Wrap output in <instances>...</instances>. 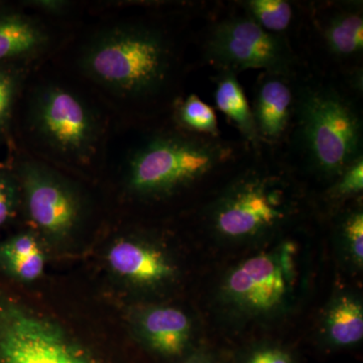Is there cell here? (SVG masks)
Wrapping results in <instances>:
<instances>
[{
    "instance_id": "obj_1",
    "label": "cell",
    "mask_w": 363,
    "mask_h": 363,
    "mask_svg": "<svg viewBox=\"0 0 363 363\" xmlns=\"http://www.w3.org/2000/svg\"><path fill=\"white\" fill-rule=\"evenodd\" d=\"M169 61L164 38L140 26H117L100 33L81 58L90 78L128 96L157 90L168 76Z\"/></svg>"
},
{
    "instance_id": "obj_2",
    "label": "cell",
    "mask_w": 363,
    "mask_h": 363,
    "mask_svg": "<svg viewBox=\"0 0 363 363\" xmlns=\"http://www.w3.org/2000/svg\"><path fill=\"white\" fill-rule=\"evenodd\" d=\"M228 149L208 138L161 135L136 150L128 184L140 195H162L199 181L228 157Z\"/></svg>"
},
{
    "instance_id": "obj_3",
    "label": "cell",
    "mask_w": 363,
    "mask_h": 363,
    "mask_svg": "<svg viewBox=\"0 0 363 363\" xmlns=\"http://www.w3.org/2000/svg\"><path fill=\"white\" fill-rule=\"evenodd\" d=\"M301 135L317 169L340 176L362 156V126L352 105L334 91L305 93L298 106Z\"/></svg>"
},
{
    "instance_id": "obj_4",
    "label": "cell",
    "mask_w": 363,
    "mask_h": 363,
    "mask_svg": "<svg viewBox=\"0 0 363 363\" xmlns=\"http://www.w3.org/2000/svg\"><path fill=\"white\" fill-rule=\"evenodd\" d=\"M0 363H98L58 324L13 303L0 306Z\"/></svg>"
},
{
    "instance_id": "obj_5",
    "label": "cell",
    "mask_w": 363,
    "mask_h": 363,
    "mask_svg": "<svg viewBox=\"0 0 363 363\" xmlns=\"http://www.w3.org/2000/svg\"><path fill=\"white\" fill-rule=\"evenodd\" d=\"M288 215V204L278 182L250 173L234 182L212 211L217 233L228 240H247L272 230Z\"/></svg>"
},
{
    "instance_id": "obj_6",
    "label": "cell",
    "mask_w": 363,
    "mask_h": 363,
    "mask_svg": "<svg viewBox=\"0 0 363 363\" xmlns=\"http://www.w3.org/2000/svg\"><path fill=\"white\" fill-rule=\"evenodd\" d=\"M285 243L240 262L227 276L223 294L229 303L253 315L285 304L295 284V248Z\"/></svg>"
},
{
    "instance_id": "obj_7",
    "label": "cell",
    "mask_w": 363,
    "mask_h": 363,
    "mask_svg": "<svg viewBox=\"0 0 363 363\" xmlns=\"http://www.w3.org/2000/svg\"><path fill=\"white\" fill-rule=\"evenodd\" d=\"M206 54L230 73L266 69L279 75L286 73L292 62L286 43L250 18H233L215 26L207 40Z\"/></svg>"
},
{
    "instance_id": "obj_8",
    "label": "cell",
    "mask_w": 363,
    "mask_h": 363,
    "mask_svg": "<svg viewBox=\"0 0 363 363\" xmlns=\"http://www.w3.org/2000/svg\"><path fill=\"white\" fill-rule=\"evenodd\" d=\"M33 124L45 142L61 154L89 156L97 140V124L89 108L75 94L49 85L35 95Z\"/></svg>"
},
{
    "instance_id": "obj_9",
    "label": "cell",
    "mask_w": 363,
    "mask_h": 363,
    "mask_svg": "<svg viewBox=\"0 0 363 363\" xmlns=\"http://www.w3.org/2000/svg\"><path fill=\"white\" fill-rule=\"evenodd\" d=\"M20 176L26 209L35 226L50 240L68 238L81 218V202L75 189L38 162H23Z\"/></svg>"
},
{
    "instance_id": "obj_10",
    "label": "cell",
    "mask_w": 363,
    "mask_h": 363,
    "mask_svg": "<svg viewBox=\"0 0 363 363\" xmlns=\"http://www.w3.org/2000/svg\"><path fill=\"white\" fill-rule=\"evenodd\" d=\"M107 260L114 274L135 285H160L175 274V267L166 255L143 241H116Z\"/></svg>"
},
{
    "instance_id": "obj_11",
    "label": "cell",
    "mask_w": 363,
    "mask_h": 363,
    "mask_svg": "<svg viewBox=\"0 0 363 363\" xmlns=\"http://www.w3.org/2000/svg\"><path fill=\"white\" fill-rule=\"evenodd\" d=\"M140 337L164 357L183 354L190 341L192 325L187 315L173 307L147 308L138 318Z\"/></svg>"
},
{
    "instance_id": "obj_12",
    "label": "cell",
    "mask_w": 363,
    "mask_h": 363,
    "mask_svg": "<svg viewBox=\"0 0 363 363\" xmlns=\"http://www.w3.org/2000/svg\"><path fill=\"white\" fill-rule=\"evenodd\" d=\"M292 92L279 78H269L259 85L252 112L257 135L269 140L283 135L290 119Z\"/></svg>"
},
{
    "instance_id": "obj_13",
    "label": "cell",
    "mask_w": 363,
    "mask_h": 363,
    "mask_svg": "<svg viewBox=\"0 0 363 363\" xmlns=\"http://www.w3.org/2000/svg\"><path fill=\"white\" fill-rule=\"evenodd\" d=\"M48 35L25 14L0 11V62L28 58L43 51Z\"/></svg>"
},
{
    "instance_id": "obj_14",
    "label": "cell",
    "mask_w": 363,
    "mask_h": 363,
    "mask_svg": "<svg viewBox=\"0 0 363 363\" xmlns=\"http://www.w3.org/2000/svg\"><path fill=\"white\" fill-rule=\"evenodd\" d=\"M0 262L14 278L33 281L44 272L45 255L33 234H20L0 245Z\"/></svg>"
},
{
    "instance_id": "obj_15",
    "label": "cell",
    "mask_w": 363,
    "mask_h": 363,
    "mask_svg": "<svg viewBox=\"0 0 363 363\" xmlns=\"http://www.w3.org/2000/svg\"><path fill=\"white\" fill-rule=\"evenodd\" d=\"M326 334L336 347H348L363 338V308L351 296L338 298L329 308L326 317Z\"/></svg>"
},
{
    "instance_id": "obj_16",
    "label": "cell",
    "mask_w": 363,
    "mask_h": 363,
    "mask_svg": "<svg viewBox=\"0 0 363 363\" xmlns=\"http://www.w3.org/2000/svg\"><path fill=\"white\" fill-rule=\"evenodd\" d=\"M215 101L218 108L233 119L248 140L257 142L259 135L255 128L252 111L234 73L227 72L219 81L215 91Z\"/></svg>"
},
{
    "instance_id": "obj_17",
    "label": "cell",
    "mask_w": 363,
    "mask_h": 363,
    "mask_svg": "<svg viewBox=\"0 0 363 363\" xmlns=\"http://www.w3.org/2000/svg\"><path fill=\"white\" fill-rule=\"evenodd\" d=\"M327 44L334 54L351 56L362 51L363 21L358 13L336 16L326 28Z\"/></svg>"
},
{
    "instance_id": "obj_18",
    "label": "cell",
    "mask_w": 363,
    "mask_h": 363,
    "mask_svg": "<svg viewBox=\"0 0 363 363\" xmlns=\"http://www.w3.org/2000/svg\"><path fill=\"white\" fill-rule=\"evenodd\" d=\"M250 18L269 33L286 30L293 18L290 4L281 0H252L247 2Z\"/></svg>"
},
{
    "instance_id": "obj_19",
    "label": "cell",
    "mask_w": 363,
    "mask_h": 363,
    "mask_svg": "<svg viewBox=\"0 0 363 363\" xmlns=\"http://www.w3.org/2000/svg\"><path fill=\"white\" fill-rule=\"evenodd\" d=\"M179 118L182 124L190 130L211 135L218 133V124L213 109L195 95H191L182 104L179 108Z\"/></svg>"
},
{
    "instance_id": "obj_20",
    "label": "cell",
    "mask_w": 363,
    "mask_h": 363,
    "mask_svg": "<svg viewBox=\"0 0 363 363\" xmlns=\"http://www.w3.org/2000/svg\"><path fill=\"white\" fill-rule=\"evenodd\" d=\"M18 84V72L11 67L0 65V130L11 118Z\"/></svg>"
},
{
    "instance_id": "obj_21",
    "label": "cell",
    "mask_w": 363,
    "mask_h": 363,
    "mask_svg": "<svg viewBox=\"0 0 363 363\" xmlns=\"http://www.w3.org/2000/svg\"><path fill=\"white\" fill-rule=\"evenodd\" d=\"M343 235L353 260L362 267L363 264V215L355 211L346 218L343 224Z\"/></svg>"
},
{
    "instance_id": "obj_22",
    "label": "cell",
    "mask_w": 363,
    "mask_h": 363,
    "mask_svg": "<svg viewBox=\"0 0 363 363\" xmlns=\"http://www.w3.org/2000/svg\"><path fill=\"white\" fill-rule=\"evenodd\" d=\"M363 189V160L358 157L348 168L344 169L340 180L334 188V193L338 197H347L362 192Z\"/></svg>"
},
{
    "instance_id": "obj_23",
    "label": "cell",
    "mask_w": 363,
    "mask_h": 363,
    "mask_svg": "<svg viewBox=\"0 0 363 363\" xmlns=\"http://www.w3.org/2000/svg\"><path fill=\"white\" fill-rule=\"evenodd\" d=\"M243 363H295L289 351L277 346H262L252 351Z\"/></svg>"
},
{
    "instance_id": "obj_24",
    "label": "cell",
    "mask_w": 363,
    "mask_h": 363,
    "mask_svg": "<svg viewBox=\"0 0 363 363\" xmlns=\"http://www.w3.org/2000/svg\"><path fill=\"white\" fill-rule=\"evenodd\" d=\"M16 198L13 182L6 176L0 175V226L13 214Z\"/></svg>"
},
{
    "instance_id": "obj_25",
    "label": "cell",
    "mask_w": 363,
    "mask_h": 363,
    "mask_svg": "<svg viewBox=\"0 0 363 363\" xmlns=\"http://www.w3.org/2000/svg\"><path fill=\"white\" fill-rule=\"evenodd\" d=\"M30 4L33 7H37L45 13L56 14L65 13L69 6L68 2L61 0H35Z\"/></svg>"
},
{
    "instance_id": "obj_26",
    "label": "cell",
    "mask_w": 363,
    "mask_h": 363,
    "mask_svg": "<svg viewBox=\"0 0 363 363\" xmlns=\"http://www.w3.org/2000/svg\"><path fill=\"white\" fill-rule=\"evenodd\" d=\"M184 363H215V362L206 353H195Z\"/></svg>"
}]
</instances>
